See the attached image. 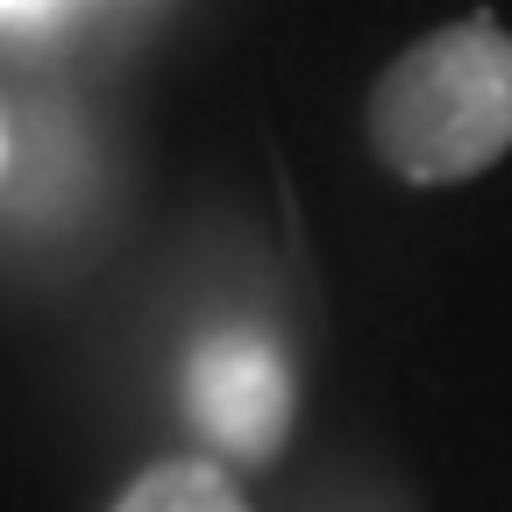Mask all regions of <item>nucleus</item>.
<instances>
[{"label":"nucleus","instance_id":"f257e3e1","mask_svg":"<svg viewBox=\"0 0 512 512\" xmlns=\"http://www.w3.org/2000/svg\"><path fill=\"white\" fill-rule=\"evenodd\" d=\"M377 164L406 185H463L512 150V29L477 8L406 43L363 107Z\"/></svg>","mask_w":512,"mask_h":512},{"label":"nucleus","instance_id":"f03ea898","mask_svg":"<svg viewBox=\"0 0 512 512\" xmlns=\"http://www.w3.org/2000/svg\"><path fill=\"white\" fill-rule=\"evenodd\" d=\"M192 420L200 434L235 463H271L285 448V427H292V370L285 356L249 335V328H228L214 342L192 349Z\"/></svg>","mask_w":512,"mask_h":512},{"label":"nucleus","instance_id":"7ed1b4c3","mask_svg":"<svg viewBox=\"0 0 512 512\" xmlns=\"http://www.w3.org/2000/svg\"><path fill=\"white\" fill-rule=\"evenodd\" d=\"M114 512H249V505H242V491L228 484L221 463L178 456V463H150L114 498Z\"/></svg>","mask_w":512,"mask_h":512},{"label":"nucleus","instance_id":"20e7f679","mask_svg":"<svg viewBox=\"0 0 512 512\" xmlns=\"http://www.w3.org/2000/svg\"><path fill=\"white\" fill-rule=\"evenodd\" d=\"M57 8H64V0H8V22H43Z\"/></svg>","mask_w":512,"mask_h":512}]
</instances>
